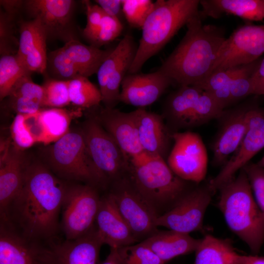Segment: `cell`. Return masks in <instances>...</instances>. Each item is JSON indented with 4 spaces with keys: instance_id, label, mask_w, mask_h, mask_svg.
I'll return each mask as SVG.
<instances>
[{
    "instance_id": "cell-44",
    "label": "cell",
    "mask_w": 264,
    "mask_h": 264,
    "mask_svg": "<svg viewBox=\"0 0 264 264\" xmlns=\"http://www.w3.org/2000/svg\"><path fill=\"white\" fill-rule=\"evenodd\" d=\"M85 6L87 16V24L82 34L87 41L99 27L104 12L97 4H92L89 0L82 1Z\"/></svg>"
},
{
    "instance_id": "cell-10",
    "label": "cell",
    "mask_w": 264,
    "mask_h": 264,
    "mask_svg": "<svg viewBox=\"0 0 264 264\" xmlns=\"http://www.w3.org/2000/svg\"><path fill=\"white\" fill-rule=\"evenodd\" d=\"M81 131L90 157L108 182L127 174L129 159L93 117L85 122Z\"/></svg>"
},
{
    "instance_id": "cell-20",
    "label": "cell",
    "mask_w": 264,
    "mask_h": 264,
    "mask_svg": "<svg viewBox=\"0 0 264 264\" xmlns=\"http://www.w3.org/2000/svg\"><path fill=\"white\" fill-rule=\"evenodd\" d=\"M18 57L32 73H45L47 61L45 32L38 19L19 23Z\"/></svg>"
},
{
    "instance_id": "cell-43",
    "label": "cell",
    "mask_w": 264,
    "mask_h": 264,
    "mask_svg": "<svg viewBox=\"0 0 264 264\" xmlns=\"http://www.w3.org/2000/svg\"><path fill=\"white\" fill-rule=\"evenodd\" d=\"M24 114H17L10 127L11 137L14 146L22 150L36 143L24 123Z\"/></svg>"
},
{
    "instance_id": "cell-45",
    "label": "cell",
    "mask_w": 264,
    "mask_h": 264,
    "mask_svg": "<svg viewBox=\"0 0 264 264\" xmlns=\"http://www.w3.org/2000/svg\"><path fill=\"white\" fill-rule=\"evenodd\" d=\"M95 2L108 15L120 20L123 15L122 0H96Z\"/></svg>"
},
{
    "instance_id": "cell-35",
    "label": "cell",
    "mask_w": 264,
    "mask_h": 264,
    "mask_svg": "<svg viewBox=\"0 0 264 264\" xmlns=\"http://www.w3.org/2000/svg\"><path fill=\"white\" fill-rule=\"evenodd\" d=\"M42 108H63L70 102L68 81L47 77L43 85Z\"/></svg>"
},
{
    "instance_id": "cell-16",
    "label": "cell",
    "mask_w": 264,
    "mask_h": 264,
    "mask_svg": "<svg viewBox=\"0 0 264 264\" xmlns=\"http://www.w3.org/2000/svg\"><path fill=\"white\" fill-rule=\"evenodd\" d=\"M0 264H54L52 242L28 239L0 222Z\"/></svg>"
},
{
    "instance_id": "cell-12",
    "label": "cell",
    "mask_w": 264,
    "mask_h": 264,
    "mask_svg": "<svg viewBox=\"0 0 264 264\" xmlns=\"http://www.w3.org/2000/svg\"><path fill=\"white\" fill-rule=\"evenodd\" d=\"M173 146L167 163L179 177L195 183L202 182L208 166V155L205 145L198 133L175 132L172 134Z\"/></svg>"
},
{
    "instance_id": "cell-14",
    "label": "cell",
    "mask_w": 264,
    "mask_h": 264,
    "mask_svg": "<svg viewBox=\"0 0 264 264\" xmlns=\"http://www.w3.org/2000/svg\"><path fill=\"white\" fill-rule=\"evenodd\" d=\"M264 53V25L242 26L222 44L211 74L252 63Z\"/></svg>"
},
{
    "instance_id": "cell-29",
    "label": "cell",
    "mask_w": 264,
    "mask_h": 264,
    "mask_svg": "<svg viewBox=\"0 0 264 264\" xmlns=\"http://www.w3.org/2000/svg\"><path fill=\"white\" fill-rule=\"evenodd\" d=\"M61 48L79 69L81 75L88 78L97 73L113 48L103 50L86 45L79 40H72L65 44Z\"/></svg>"
},
{
    "instance_id": "cell-24",
    "label": "cell",
    "mask_w": 264,
    "mask_h": 264,
    "mask_svg": "<svg viewBox=\"0 0 264 264\" xmlns=\"http://www.w3.org/2000/svg\"><path fill=\"white\" fill-rule=\"evenodd\" d=\"M103 244L95 226L78 239L53 242L54 264H100L99 253Z\"/></svg>"
},
{
    "instance_id": "cell-25",
    "label": "cell",
    "mask_w": 264,
    "mask_h": 264,
    "mask_svg": "<svg viewBox=\"0 0 264 264\" xmlns=\"http://www.w3.org/2000/svg\"><path fill=\"white\" fill-rule=\"evenodd\" d=\"M200 241L192 237L189 234L170 230H158L141 242L150 247L165 264L177 256L195 252Z\"/></svg>"
},
{
    "instance_id": "cell-31",
    "label": "cell",
    "mask_w": 264,
    "mask_h": 264,
    "mask_svg": "<svg viewBox=\"0 0 264 264\" xmlns=\"http://www.w3.org/2000/svg\"><path fill=\"white\" fill-rule=\"evenodd\" d=\"M261 60L258 59L247 71L238 76L228 85L209 93L222 110L247 96L254 95L252 75L258 67Z\"/></svg>"
},
{
    "instance_id": "cell-3",
    "label": "cell",
    "mask_w": 264,
    "mask_h": 264,
    "mask_svg": "<svg viewBox=\"0 0 264 264\" xmlns=\"http://www.w3.org/2000/svg\"><path fill=\"white\" fill-rule=\"evenodd\" d=\"M219 190V207L227 226L253 255H257L264 243V214L255 200L243 169Z\"/></svg>"
},
{
    "instance_id": "cell-15",
    "label": "cell",
    "mask_w": 264,
    "mask_h": 264,
    "mask_svg": "<svg viewBox=\"0 0 264 264\" xmlns=\"http://www.w3.org/2000/svg\"><path fill=\"white\" fill-rule=\"evenodd\" d=\"M264 148V108L258 104L250 110L247 131L240 146L217 175L210 180L215 190L232 179Z\"/></svg>"
},
{
    "instance_id": "cell-46",
    "label": "cell",
    "mask_w": 264,
    "mask_h": 264,
    "mask_svg": "<svg viewBox=\"0 0 264 264\" xmlns=\"http://www.w3.org/2000/svg\"><path fill=\"white\" fill-rule=\"evenodd\" d=\"M252 81L254 86V95H264V58L252 75Z\"/></svg>"
},
{
    "instance_id": "cell-47",
    "label": "cell",
    "mask_w": 264,
    "mask_h": 264,
    "mask_svg": "<svg viewBox=\"0 0 264 264\" xmlns=\"http://www.w3.org/2000/svg\"><path fill=\"white\" fill-rule=\"evenodd\" d=\"M24 0H0V4L2 9L7 13L16 16L23 10Z\"/></svg>"
},
{
    "instance_id": "cell-40",
    "label": "cell",
    "mask_w": 264,
    "mask_h": 264,
    "mask_svg": "<svg viewBox=\"0 0 264 264\" xmlns=\"http://www.w3.org/2000/svg\"><path fill=\"white\" fill-rule=\"evenodd\" d=\"M17 16L0 11V56L17 53L19 42L14 36Z\"/></svg>"
},
{
    "instance_id": "cell-22",
    "label": "cell",
    "mask_w": 264,
    "mask_h": 264,
    "mask_svg": "<svg viewBox=\"0 0 264 264\" xmlns=\"http://www.w3.org/2000/svg\"><path fill=\"white\" fill-rule=\"evenodd\" d=\"M73 113L64 108H42L24 114L25 126L35 143L55 142L69 131Z\"/></svg>"
},
{
    "instance_id": "cell-30",
    "label": "cell",
    "mask_w": 264,
    "mask_h": 264,
    "mask_svg": "<svg viewBox=\"0 0 264 264\" xmlns=\"http://www.w3.org/2000/svg\"><path fill=\"white\" fill-rule=\"evenodd\" d=\"M193 264H239L232 242L207 234L195 251Z\"/></svg>"
},
{
    "instance_id": "cell-41",
    "label": "cell",
    "mask_w": 264,
    "mask_h": 264,
    "mask_svg": "<svg viewBox=\"0 0 264 264\" xmlns=\"http://www.w3.org/2000/svg\"><path fill=\"white\" fill-rule=\"evenodd\" d=\"M255 61L248 64L215 72L212 73L198 88L208 92L220 88L248 70L253 66Z\"/></svg>"
},
{
    "instance_id": "cell-7",
    "label": "cell",
    "mask_w": 264,
    "mask_h": 264,
    "mask_svg": "<svg viewBox=\"0 0 264 264\" xmlns=\"http://www.w3.org/2000/svg\"><path fill=\"white\" fill-rule=\"evenodd\" d=\"M112 183L109 193L137 242L156 233L158 230L155 221L159 215L136 189L128 175Z\"/></svg>"
},
{
    "instance_id": "cell-28",
    "label": "cell",
    "mask_w": 264,
    "mask_h": 264,
    "mask_svg": "<svg viewBox=\"0 0 264 264\" xmlns=\"http://www.w3.org/2000/svg\"><path fill=\"white\" fill-rule=\"evenodd\" d=\"M28 74L13 86L7 98L8 106L17 114H31L42 109V86L34 83Z\"/></svg>"
},
{
    "instance_id": "cell-48",
    "label": "cell",
    "mask_w": 264,
    "mask_h": 264,
    "mask_svg": "<svg viewBox=\"0 0 264 264\" xmlns=\"http://www.w3.org/2000/svg\"><path fill=\"white\" fill-rule=\"evenodd\" d=\"M236 259L239 264H264V257L257 255H236Z\"/></svg>"
},
{
    "instance_id": "cell-32",
    "label": "cell",
    "mask_w": 264,
    "mask_h": 264,
    "mask_svg": "<svg viewBox=\"0 0 264 264\" xmlns=\"http://www.w3.org/2000/svg\"><path fill=\"white\" fill-rule=\"evenodd\" d=\"M71 103L81 108L89 109L100 105L102 96L99 88L88 77L79 76L68 81Z\"/></svg>"
},
{
    "instance_id": "cell-8",
    "label": "cell",
    "mask_w": 264,
    "mask_h": 264,
    "mask_svg": "<svg viewBox=\"0 0 264 264\" xmlns=\"http://www.w3.org/2000/svg\"><path fill=\"white\" fill-rule=\"evenodd\" d=\"M101 197L88 184L67 185L62 210L60 230L67 240L81 238L95 226Z\"/></svg>"
},
{
    "instance_id": "cell-50",
    "label": "cell",
    "mask_w": 264,
    "mask_h": 264,
    "mask_svg": "<svg viewBox=\"0 0 264 264\" xmlns=\"http://www.w3.org/2000/svg\"><path fill=\"white\" fill-rule=\"evenodd\" d=\"M256 163L260 166L264 168V155Z\"/></svg>"
},
{
    "instance_id": "cell-11",
    "label": "cell",
    "mask_w": 264,
    "mask_h": 264,
    "mask_svg": "<svg viewBox=\"0 0 264 264\" xmlns=\"http://www.w3.org/2000/svg\"><path fill=\"white\" fill-rule=\"evenodd\" d=\"M76 3L73 0H26L23 10L31 19L40 21L47 40L66 44L79 40L75 21Z\"/></svg>"
},
{
    "instance_id": "cell-13",
    "label": "cell",
    "mask_w": 264,
    "mask_h": 264,
    "mask_svg": "<svg viewBox=\"0 0 264 264\" xmlns=\"http://www.w3.org/2000/svg\"><path fill=\"white\" fill-rule=\"evenodd\" d=\"M258 104L254 98L224 110L219 117V126L212 144V163L217 166L227 162L240 146L249 125V112Z\"/></svg>"
},
{
    "instance_id": "cell-37",
    "label": "cell",
    "mask_w": 264,
    "mask_h": 264,
    "mask_svg": "<svg viewBox=\"0 0 264 264\" xmlns=\"http://www.w3.org/2000/svg\"><path fill=\"white\" fill-rule=\"evenodd\" d=\"M117 250L122 264H164L150 247L141 242Z\"/></svg>"
},
{
    "instance_id": "cell-21",
    "label": "cell",
    "mask_w": 264,
    "mask_h": 264,
    "mask_svg": "<svg viewBox=\"0 0 264 264\" xmlns=\"http://www.w3.org/2000/svg\"><path fill=\"white\" fill-rule=\"evenodd\" d=\"M138 136L144 152L165 159L169 150L172 134L164 123L162 115L138 108L132 111Z\"/></svg>"
},
{
    "instance_id": "cell-27",
    "label": "cell",
    "mask_w": 264,
    "mask_h": 264,
    "mask_svg": "<svg viewBox=\"0 0 264 264\" xmlns=\"http://www.w3.org/2000/svg\"><path fill=\"white\" fill-rule=\"evenodd\" d=\"M200 15L218 19L224 14L260 21L264 19V0H201Z\"/></svg>"
},
{
    "instance_id": "cell-34",
    "label": "cell",
    "mask_w": 264,
    "mask_h": 264,
    "mask_svg": "<svg viewBox=\"0 0 264 264\" xmlns=\"http://www.w3.org/2000/svg\"><path fill=\"white\" fill-rule=\"evenodd\" d=\"M48 77L63 81H69L82 76L77 67L65 53L61 47L51 51L47 55L45 72Z\"/></svg>"
},
{
    "instance_id": "cell-42",
    "label": "cell",
    "mask_w": 264,
    "mask_h": 264,
    "mask_svg": "<svg viewBox=\"0 0 264 264\" xmlns=\"http://www.w3.org/2000/svg\"><path fill=\"white\" fill-rule=\"evenodd\" d=\"M242 169L247 175L255 200L264 214V168L249 162Z\"/></svg>"
},
{
    "instance_id": "cell-5",
    "label": "cell",
    "mask_w": 264,
    "mask_h": 264,
    "mask_svg": "<svg viewBox=\"0 0 264 264\" xmlns=\"http://www.w3.org/2000/svg\"><path fill=\"white\" fill-rule=\"evenodd\" d=\"M127 175L158 214L169 210L196 184L177 176L164 158L145 152L130 160Z\"/></svg>"
},
{
    "instance_id": "cell-9",
    "label": "cell",
    "mask_w": 264,
    "mask_h": 264,
    "mask_svg": "<svg viewBox=\"0 0 264 264\" xmlns=\"http://www.w3.org/2000/svg\"><path fill=\"white\" fill-rule=\"evenodd\" d=\"M215 191L210 181L195 184L172 208L157 218L156 226L186 234L201 230Z\"/></svg>"
},
{
    "instance_id": "cell-39",
    "label": "cell",
    "mask_w": 264,
    "mask_h": 264,
    "mask_svg": "<svg viewBox=\"0 0 264 264\" xmlns=\"http://www.w3.org/2000/svg\"><path fill=\"white\" fill-rule=\"evenodd\" d=\"M123 28L120 20L104 13L99 27L87 41L90 45L100 48L118 37L121 33Z\"/></svg>"
},
{
    "instance_id": "cell-2",
    "label": "cell",
    "mask_w": 264,
    "mask_h": 264,
    "mask_svg": "<svg viewBox=\"0 0 264 264\" xmlns=\"http://www.w3.org/2000/svg\"><path fill=\"white\" fill-rule=\"evenodd\" d=\"M201 20L199 11L189 20L184 36L157 69L180 86L198 88L209 77L226 39L222 29Z\"/></svg>"
},
{
    "instance_id": "cell-19",
    "label": "cell",
    "mask_w": 264,
    "mask_h": 264,
    "mask_svg": "<svg viewBox=\"0 0 264 264\" xmlns=\"http://www.w3.org/2000/svg\"><path fill=\"white\" fill-rule=\"evenodd\" d=\"M95 226L103 244L119 248L138 242L109 193L101 197Z\"/></svg>"
},
{
    "instance_id": "cell-33",
    "label": "cell",
    "mask_w": 264,
    "mask_h": 264,
    "mask_svg": "<svg viewBox=\"0 0 264 264\" xmlns=\"http://www.w3.org/2000/svg\"><path fill=\"white\" fill-rule=\"evenodd\" d=\"M32 74L16 54L0 56V99L8 95L15 84L22 76Z\"/></svg>"
},
{
    "instance_id": "cell-6",
    "label": "cell",
    "mask_w": 264,
    "mask_h": 264,
    "mask_svg": "<svg viewBox=\"0 0 264 264\" xmlns=\"http://www.w3.org/2000/svg\"><path fill=\"white\" fill-rule=\"evenodd\" d=\"M49 155L52 169L61 178L95 187L108 183L89 155L81 130L69 131L54 142Z\"/></svg>"
},
{
    "instance_id": "cell-4",
    "label": "cell",
    "mask_w": 264,
    "mask_h": 264,
    "mask_svg": "<svg viewBox=\"0 0 264 264\" xmlns=\"http://www.w3.org/2000/svg\"><path fill=\"white\" fill-rule=\"evenodd\" d=\"M199 0H157L141 29L136 53L128 74L137 73L189 20L199 11Z\"/></svg>"
},
{
    "instance_id": "cell-18",
    "label": "cell",
    "mask_w": 264,
    "mask_h": 264,
    "mask_svg": "<svg viewBox=\"0 0 264 264\" xmlns=\"http://www.w3.org/2000/svg\"><path fill=\"white\" fill-rule=\"evenodd\" d=\"M172 82L157 70L145 74H128L121 83L120 102L143 108L158 99Z\"/></svg>"
},
{
    "instance_id": "cell-36",
    "label": "cell",
    "mask_w": 264,
    "mask_h": 264,
    "mask_svg": "<svg viewBox=\"0 0 264 264\" xmlns=\"http://www.w3.org/2000/svg\"><path fill=\"white\" fill-rule=\"evenodd\" d=\"M223 110L213 97L203 91L196 103L187 128L199 126L212 119H217Z\"/></svg>"
},
{
    "instance_id": "cell-38",
    "label": "cell",
    "mask_w": 264,
    "mask_h": 264,
    "mask_svg": "<svg viewBox=\"0 0 264 264\" xmlns=\"http://www.w3.org/2000/svg\"><path fill=\"white\" fill-rule=\"evenodd\" d=\"M122 3L123 15L129 24L141 29L154 4L150 0H122Z\"/></svg>"
},
{
    "instance_id": "cell-1",
    "label": "cell",
    "mask_w": 264,
    "mask_h": 264,
    "mask_svg": "<svg viewBox=\"0 0 264 264\" xmlns=\"http://www.w3.org/2000/svg\"><path fill=\"white\" fill-rule=\"evenodd\" d=\"M67 185L44 165L28 164L22 188L0 222L28 239L53 242Z\"/></svg>"
},
{
    "instance_id": "cell-23",
    "label": "cell",
    "mask_w": 264,
    "mask_h": 264,
    "mask_svg": "<svg viewBox=\"0 0 264 264\" xmlns=\"http://www.w3.org/2000/svg\"><path fill=\"white\" fill-rule=\"evenodd\" d=\"M22 150L4 146L0 160V216L4 217L7 209L20 192L23 184L28 164Z\"/></svg>"
},
{
    "instance_id": "cell-49",
    "label": "cell",
    "mask_w": 264,
    "mask_h": 264,
    "mask_svg": "<svg viewBox=\"0 0 264 264\" xmlns=\"http://www.w3.org/2000/svg\"><path fill=\"white\" fill-rule=\"evenodd\" d=\"M100 264H122L117 249L110 248L109 254L106 259Z\"/></svg>"
},
{
    "instance_id": "cell-17",
    "label": "cell",
    "mask_w": 264,
    "mask_h": 264,
    "mask_svg": "<svg viewBox=\"0 0 264 264\" xmlns=\"http://www.w3.org/2000/svg\"><path fill=\"white\" fill-rule=\"evenodd\" d=\"M92 115L112 137L130 160L143 153L140 145L133 111L125 112L114 108H90Z\"/></svg>"
},
{
    "instance_id": "cell-26",
    "label": "cell",
    "mask_w": 264,
    "mask_h": 264,
    "mask_svg": "<svg viewBox=\"0 0 264 264\" xmlns=\"http://www.w3.org/2000/svg\"><path fill=\"white\" fill-rule=\"evenodd\" d=\"M203 91L195 86H182L167 97L163 105L162 116L171 128H187L196 103Z\"/></svg>"
}]
</instances>
